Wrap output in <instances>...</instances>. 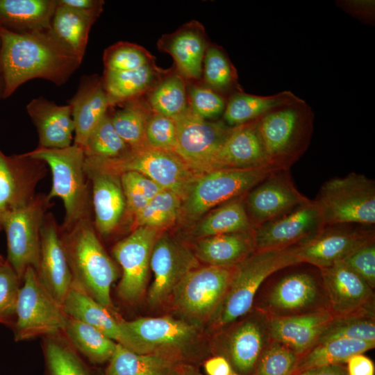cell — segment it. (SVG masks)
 I'll return each instance as SVG.
<instances>
[{
  "mask_svg": "<svg viewBox=\"0 0 375 375\" xmlns=\"http://www.w3.org/2000/svg\"><path fill=\"white\" fill-rule=\"evenodd\" d=\"M81 62L53 36L51 30L17 33L0 25L2 99L8 98L20 85L34 78L60 86Z\"/></svg>",
  "mask_w": 375,
  "mask_h": 375,
  "instance_id": "obj_1",
  "label": "cell"
},
{
  "mask_svg": "<svg viewBox=\"0 0 375 375\" xmlns=\"http://www.w3.org/2000/svg\"><path fill=\"white\" fill-rule=\"evenodd\" d=\"M59 233L73 276V282L113 314L110 297L118 269L99 241L90 217Z\"/></svg>",
  "mask_w": 375,
  "mask_h": 375,
  "instance_id": "obj_2",
  "label": "cell"
},
{
  "mask_svg": "<svg viewBox=\"0 0 375 375\" xmlns=\"http://www.w3.org/2000/svg\"><path fill=\"white\" fill-rule=\"evenodd\" d=\"M315 115L308 103L297 97L276 106L256 119L270 165L290 169L308 148Z\"/></svg>",
  "mask_w": 375,
  "mask_h": 375,
  "instance_id": "obj_3",
  "label": "cell"
},
{
  "mask_svg": "<svg viewBox=\"0 0 375 375\" xmlns=\"http://www.w3.org/2000/svg\"><path fill=\"white\" fill-rule=\"evenodd\" d=\"M301 264L295 245L276 250L255 251L233 267L227 290L212 314V324L227 326L252 309L258 290L274 273Z\"/></svg>",
  "mask_w": 375,
  "mask_h": 375,
  "instance_id": "obj_4",
  "label": "cell"
},
{
  "mask_svg": "<svg viewBox=\"0 0 375 375\" xmlns=\"http://www.w3.org/2000/svg\"><path fill=\"white\" fill-rule=\"evenodd\" d=\"M43 161L52 175V185L47 199L58 197L63 203L65 217L61 228H67L79 220L90 217L88 178L85 171L83 149L73 144L67 147L48 149L38 147L25 153Z\"/></svg>",
  "mask_w": 375,
  "mask_h": 375,
  "instance_id": "obj_5",
  "label": "cell"
},
{
  "mask_svg": "<svg viewBox=\"0 0 375 375\" xmlns=\"http://www.w3.org/2000/svg\"><path fill=\"white\" fill-rule=\"evenodd\" d=\"M85 165L118 176L138 172L176 193L182 201L199 176L176 153L149 147L111 159L85 157Z\"/></svg>",
  "mask_w": 375,
  "mask_h": 375,
  "instance_id": "obj_6",
  "label": "cell"
},
{
  "mask_svg": "<svg viewBox=\"0 0 375 375\" xmlns=\"http://www.w3.org/2000/svg\"><path fill=\"white\" fill-rule=\"evenodd\" d=\"M325 226L375 223V184L365 175L351 172L333 178L321 187L317 198Z\"/></svg>",
  "mask_w": 375,
  "mask_h": 375,
  "instance_id": "obj_7",
  "label": "cell"
},
{
  "mask_svg": "<svg viewBox=\"0 0 375 375\" xmlns=\"http://www.w3.org/2000/svg\"><path fill=\"white\" fill-rule=\"evenodd\" d=\"M276 169H214L199 175L182 202L181 214L194 221L214 207L247 194Z\"/></svg>",
  "mask_w": 375,
  "mask_h": 375,
  "instance_id": "obj_8",
  "label": "cell"
},
{
  "mask_svg": "<svg viewBox=\"0 0 375 375\" xmlns=\"http://www.w3.org/2000/svg\"><path fill=\"white\" fill-rule=\"evenodd\" d=\"M22 280L12 326L15 340L53 336L63 331L69 316L42 286L35 269L28 267Z\"/></svg>",
  "mask_w": 375,
  "mask_h": 375,
  "instance_id": "obj_9",
  "label": "cell"
},
{
  "mask_svg": "<svg viewBox=\"0 0 375 375\" xmlns=\"http://www.w3.org/2000/svg\"><path fill=\"white\" fill-rule=\"evenodd\" d=\"M49 203L46 194H36L28 205L6 215L1 222L6 235V260L21 280L28 267L38 269L41 228Z\"/></svg>",
  "mask_w": 375,
  "mask_h": 375,
  "instance_id": "obj_10",
  "label": "cell"
},
{
  "mask_svg": "<svg viewBox=\"0 0 375 375\" xmlns=\"http://www.w3.org/2000/svg\"><path fill=\"white\" fill-rule=\"evenodd\" d=\"M122 324L135 342V353L161 354L187 364L186 351L197 336L193 324L170 317L122 320Z\"/></svg>",
  "mask_w": 375,
  "mask_h": 375,
  "instance_id": "obj_11",
  "label": "cell"
},
{
  "mask_svg": "<svg viewBox=\"0 0 375 375\" xmlns=\"http://www.w3.org/2000/svg\"><path fill=\"white\" fill-rule=\"evenodd\" d=\"M233 267L207 265L191 271L173 292L176 308L194 319L211 317L225 295Z\"/></svg>",
  "mask_w": 375,
  "mask_h": 375,
  "instance_id": "obj_12",
  "label": "cell"
},
{
  "mask_svg": "<svg viewBox=\"0 0 375 375\" xmlns=\"http://www.w3.org/2000/svg\"><path fill=\"white\" fill-rule=\"evenodd\" d=\"M328 308L320 273L297 271L278 279L259 308L270 317H290Z\"/></svg>",
  "mask_w": 375,
  "mask_h": 375,
  "instance_id": "obj_13",
  "label": "cell"
},
{
  "mask_svg": "<svg viewBox=\"0 0 375 375\" xmlns=\"http://www.w3.org/2000/svg\"><path fill=\"white\" fill-rule=\"evenodd\" d=\"M176 153L198 175L212 170L213 160L232 127L223 120L208 121L193 114L190 108L176 121Z\"/></svg>",
  "mask_w": 375,
  "mask_h": 375,
  "instance_id": "obj_14",
  "label": "cell"
},
{
  "mask_svg": "<svg viewBox=\"0 0 375 375\" xmlns=\"http://www.w3.org/2000/svg\"><path fill=\"white\" fill-rule=\"evenodd\" d=\"M158 235L159 230L141 226L114 246L112 254L122 270L117 293L123 300L135 302L144 294L151 252Z\"/></svg>",
  "mask_w": 375,
  "mask_h": 375,
  "instance_id": "obj_15",
  "label": "cell"
},
{
  "mask_svg": "<svg viewBox=\"0 0 375 375\" xmlns=\"http://www.w3.org/2000/svg\"><path fill=\"white\" fill-rule=\"evenodd\" d=\"M199 261L193 251L167 234L159 235L150 260L153 281L148 291V302L157 306L170 297L175 288Z\"/></svg>",
  "mask_w": 375,
  "mask_h": 375,
  "instance_id": "obj_16",
  "label": "cell"
},
{
  "mask_svg": "<svg viewBox=\"0 0 375 375\" xmlns=\"http://www.w3.org/2000/svg\"><path fill=\"white\" fill-rule=\"evenodd\" d=\"M325 226L320 208L309 199L253 229L255 251L283 249L299 244Z\"/></svg>",
  "mask_w": 375,
  "mask_h": 375,
  "instance_id": "obj_17",
  "label": "cell"
},
{
  "mask_svg": "<svg viewBox=\"0 0 375 375\" xmlns=\"http://www.w3.org/2000/svg\"><path fill=\"white\" fill-rule=\"evenodd\" d=\"M289 170L273 171L245 194V207L253 229L309 200L297 190Z\"/></svg>",
  "mask_w": 375,
  "mask_h": 375,
  "instance_id": "obj_18",
  "label": "cell"
},
{
  "mask_svg": "<svg viewBox=\"0 0 375 375\" xmlns=\"http://www.w3.org/2000/svg\"><path fill=\"white\" fill-rule=\"evenodd\" d=\"M374 239L375 233L372 228L349 224L325 226L296 244L295 250L300 263H308L320 269L342 260L356 249Z\"/></svg>",
  "mask_w": 375,
  "mask_h": 375,
  "instance_id": "obj_19",
  "label": "cell"
},
{
  "mask_svg": "<svg viewBox=\"0 0 375 375\" xmlns=\"http://www.w3.org/2000/svg\"><path fill=\"white\" fill-rule=\"evenodd\" d=\"M47 165L25 153L7 156L0 149V224L8 214L28 205ZM1 229V226H0Z\"/></svg>",
  "mask_w": 375,
  "mask_h": 375,
  "instance_id": "obj_20",
  "label": "cell"
},
{
  "mask_svg": "<svg viewBox=\"0 0 375 375\" xmlns=\"http://www.w3.org/2000/svg\"><path fill=\"white\" fill-rule=\"evenodd\" d=\"M36 273L47 292L62 306L72 287V274L52 213L47 212L40 232V253Z\"/></svg>",
  "mask_w": 375,
  "mask_h": 375,
  "instance_id": "obj_21",
  "label": "cell"
},
{
  "mask_svg": "<svg viewBox=\"0 0 375 375\" xmlns=\"http://www.w3.org/2000/svg\"><path fill=\"white\" fill-rule=\"evenodd\" d=\"M269 318L258 308L229 332L222 356L234 373L253 374L261 353L271 340Z\"/></svg>",
  "mask_w": 375,
  "mask_h": 375,
  "instance_id": "obj_22",
  "label": "cell"
},
{
  "mask_svg": "<svg viewBox=\"0 0 375 375\" xmlns=\"http://www.w3.org/2000/svg\"><path fill=\"white\" fill-rule=\"evenodd\" d=\"M319 271L328 308L335 317L374 309L373 289L343 262Z\"/></svg>",
  "mask_w": 375,
  "mask_h": 375,
  "instance_id": "obj_23",
  "label": "cell"
},
{
  "mask_svg": "<svg viewBox=\"0 0 375 375\" xmlns=\"http://www.w3.org/2000/svg\"><path fill=\"white\" fill-rule=\"evenodd\" d=\"M209 42L203 26L192 20L174 32L162 35L157 47L173 58L176 71L186 81L196 82L201 79L203 58Z\"/></svg>",
  "mask_w": 375,
  "mask_h": 375,
  "instance_id": "obj_24",
  "label": "cell"
},
{
  "mask_svg": "<svg viewBox=\"0 0 375 375\" xmlns=\"http://www.w3.org/2000/svg\"><path fill=\"white\" fill-rule=\"evenodd\" d=\"M266 167L273 168L269 162L255 119L232 127L215 157L212 170Z\"/></svg>",
  "mask_w": 375,
  "mask_h": 375,
  "instance_id": "obj_25",
  "label": "cell"
},
{
  "mask_svg": "<svg viewBox=\"0 0 375 375\" xmlns=\"http://www.w3.org/2000/svg\"><path fill=\"white\" fill-rule=\"evenodd\" d=\"M269 317L270 340L301 356L315 345L335 316L326 308L290 317Z\"/></svg>",
  "mask_w": 375,
  "mask_h": 375,
  "instance_id": "obj_26",
  "label": "cell"
},
{
  "mask_svg": "<svg viewBox=\"0 0 375 375\" xmlns=\"http://www.w3.org/2000/svg\"><path fill=\"white\" fill-rule=\"evenodd\" d=\"M85 171L92 184L94 228L101 235H108L120 224L125 211L120 176L85 165Z\"/></svg>",
  "mask_w": 375,
  "mask_h": 375,
  "instance_id": "obj_27",
  "label": "cell"
},
{
  "mask_svg": "<svg viewBox=\"0 0 375 375\" xmlns=\"http://www.w3.org/2000/svg\"><path fill=\"white\" fill-rule=\"evenodd\" d=\"M62 308L68 316L89 324L116 343L135 352L134 341L122 326V319L87 294L74 282Z\"/></svg>",
  "mask_w": 375,
  "mask_h": 375,
  "instance_id": "obj_28",
  "label": "cell"
},
{
  "mask_svg": "<svg viewBox=\"0 0 375 375\" xmlns=\"http://www.w3.org/2000/svg\"><path fill=\"white\" fill-rule=\"evenodd\" d=\"M68 104L72 108L74 124V144L83 148L90 133L110 108L101 77L97 75L83 76Z\"/></svg>",
  "mask_w": 375,
  "mask_h": 375,
  "instance_id": "obj_29",
  "label": "cell"
},
{
  "mask_svg": "<svg viewBox=\"0 0 375 375\" xmlns=\"http://www.w3.org/2000/svg\"><path fill=\"white\" fill-rule=\"evenodd\" d=\"M26 110L37 128L39 147L60 149L72 145L74 124L69 104L59 106L40 97L28 103Z\"/></svg>",
  "mask_w": 375,
  "mask_h": 375,
  "instance_id": "obj_30",
  "label": "cell"
},
{
  "mask_svg": "<svg viewBox=\"0 0 375 375\" xmlns=\"http://www.w3.org/2000/svg\"><path fill=\"white\" fill-rule=\"evenodd\" d=\"M169 71L156 62L126 72L104 70L101 82L110 108L146 94Z\"/></svg>",
  "mask_w": 375,
  "mask_h": 375,
  "instance_id": "obj_31",
  "label": "cell"
},
{
  "mask_svg": "<svg viewBox=\"0 0 375 375\" xmlns=\"http://www.w3.org/2000/svg\"><path fill=\"white\" fill-rule=\"evenodd\" d=\"M193 252L208 265L233 267L255 252L253 229L199 238Z\"/></svg>",
  "mask_w": 375,
  "mask_h": 375,
  "instance_id": "obj_32",
  "label": "cell"
},
{
  "mask_svg": "<svg viewBox=\"0 0 375 375\" xmlns=\"http://www.w3.org/2000/svg\"><path fill=\"white\" fill-rule=\"evenodd\" d=\"M57 0H0V25L17 33L51 30Z\"/></svg>",
  "mask_w": 375,
  "mask_h": 375,
  "instance_id": "obj_33",
  "label": "cell"
},
{
  "mask_svg": "<svg viewBox=\"0 0 375 375\" xmlns=\"http://www.w3.org/2000/svg\"><path fill=\"white\" fill-rule=\"evenodd\" d=\"M104 375H178L181 364L157 353H138L117 344Z\"/></svg>",
  "mask_w": 375,
  "mask_h": 375,
  "instance_id": "obj_34",
  "label": "cell"
},
{
  "mask_svg": "<svg viewBox=\"0 0 375 375\" xmlns=\"http://www.w3.org/2000/svg\"><path fill=\"white\" fill-rule=\"evenodd\" d=\"M97 19L57 3L51 33L67 50L82 61L90 28Z\"/></svg>",
  "mask_w": 375,
  "mask_h": 375,
  "instance_id": "obj_35",
  "label": "cell"
},
{
  "mask_svg": "<svg viewBox=\"0 0 375 375\" xmlns=\"http://www.w3.org/2000/svg\"><path fill=\"white\" fill-rule=\"evenodd\" d=\"M245 194L231 199L212 210L198 221L193 233L197 238H203L253 230L245 207Z\"/></svg>",
  "mask_w": 375,
  "mask_h": 375,
  "instance_id": "obj_36",
  "label": "cell"
},
{
  "mask_svg": "<svg viewBox=\"0 0 375 375\" xmlns=\"http://www.w3.org/2000/svg\"><path fill=\"white\" fill-rule=\"evenodd\" d=\"M375 347V342L335 338L315 345L299 356L291 374L334 365H343L353 355L363 353Z\"/></svg>",
  "mask_w": 375,
  "mask_h": 375,
  "instance_id": "obj_37",
  "label": "cell"
},
{
  "mask_svg": "<svg viewBox=\"0 0 375 375\" xmlns=\"http://www.w3.org/2000/svg\"><path fill=\"white\" fill-rule=\"evenodd\" d=\"M297 97L289 90L267 96L237 92L228 99L222 120L227 126L235 127L257 119L275 106Z\"/></svg>",
  "mask_w": 375,
  "mask_h": 375,
  "instance_id": "obj_38",
  "label": "cell"
},
{
  "mask_svg": "<svg viewBox=\"0 0 375 375\" xmlns=\"http://www.w3.org/2000/svg\"><path fill=\"white\" fill-rule=\"evenodd\" d=\"M146 96L153 112L175 121L189 108L187 81L176 69L170 70Z\"/></svg>",
  "mask_w": 375,
  "mask_h": 375,
  "instance_id": "obj_39",
  "label": "cell"
},
{
  "mask_svg": "<svg viewBox=\"0 0 375 375\" xmlns=\"http://www.w3.org/2000/svg\"><path fill=\"white\" fill-rule=\"evenodd\" d=\"M203 83L227 100L233 94L242 92L237 69L225 50L209 42L202 66Z\"/></svg>",
  "mask_w": 375,
  "mask_h": 375,
  "instance_id": "obj_40",
  "label": "cell"
},
{
  "mask_svg": "<svg viewBox=\"0 0 375 375\" xmlns=\"http://www.w3.org/2000/svg\"><path fill=\"white\" fill-rule=\"evenodd\" d=\"M111 115L113 126L120 138L136 151L148 148L145 131L152 110L142 97L129 100Z\"/></svg>",
  "mask_w": 375,
  "mask_h": 375,
  "instance_id": "obj_41",
  "label": "cell"
},
{
  "mask_svg": "<svg viewBox=\"0 0 375 375\" xmlns=\"http://www.w3.org/2000/svg\"><path fill=\"white\" fill-rule=\"evenodd\" d=\"M63 332L74 348L94 364L109 361L117 344L94 326L69 316Z\"/></svg>",
  "mask_w": 375,
  "mask_h": 375,
  "instance_id": "obj_42",
  "label": "cell"
},
{
  "mask_svg": "<svg viewBox=\"0 0 375 375\" xmlns=\"http://www.w3.org/2000/svg\"><path fill=\"white\" fill-rule=\"evenodd\" d=\"M182 199L166 189L159 192L131 221V231L141 226L161 230L174 224L181 216Z\"/></svg>",
  "mask_w": 375,
  "mask_h": 375,
  "instance_id": "obj_43",
  "label": "cell"
},
{
  "mask_svg": "<svg viewBox=\"0 0 375 375\" xmlns=\"http://www.w3.org/2000/svg\"><path fill=\"white\" fill-rule=\"evenodd\" d=\"M374 312V309H368L335 317L315 345L335 338L375 342Z\"/></svg>",
  "mask_w": 375,
  "mask_h": 375,
  "instance_id": "obj_44",
  "label": "cell"
},
{
  "mask_svg": "<svg viewBox=\"0 0 375 375\" xmlns=\"http://www.w3.org/2000/svg\"><path fill=\"white\" fill-rule=\"evenodd\" d=\"M83 149L85 157L102 159L119 158L131 151L115 131L108 111L90 133Z\"/></svg>",
  "mask_w": 375,
  "mask_h": 375,
  "instance_id": "obj_45",
  "label": "cell"
},
{
  "mask_svg": "<svg viewBox=\"0 0 375 375\" xmlns=\"http://www.w3.org/2000/svg\"><path fill=\"white\" fill-rule=\"evenodd\" d=\"M47 337L44 344L47 375H92L72 348L56 335Z\"/></svg>",
  "mask_w": 375,
  "mask_h": 375,
  "instance_id": "obj_46",
  "label": "cell"
},
{
  "mask_svg": "<svg viewBox=\"0 0 375 375\" xmlns=\"http://www.w3.org/2000/svg\"><path fill=\"white\" fill-rule=\"evenodd\" d=\"M120 181L126 204L122 220L127 218L131 222L151 199L163 190L149 178L135 172L122 174Z\"/></svg>",
  "mask_w": 375,
  "mask_h": 375,
  "instance_id": "obj_47",
  "label": "cell"
},
{
  "mask_svg": "<svg viewBox=\"0 0 375 375\" xmlns=\"http://www.w3.org/2000/svg\"><path fill=\"white\" fill-rule=\"evenodd\" d=\"M155 57L146 49L128 42H116L104 50V70L126 72L155 63Z\"/></svg>",
  "mask_w": 375,
  "mask_h": 375,
  "instance_id": "obj_48",
  "label": "cell"
},
{
  "mask_svg": "<svg viewBox=\"0 0 375 375\" xmlns=\"http://www.w3.org/2000/svg\"><path fill=\"white\" fill-rule=\"evenodd\" d=\"M187 83L188 106L197 117L215 121L222 117L227 99L199 81Z\"/></svg>",
  "mask_w": 375,
  "mask_h": 375,
  "instance_id": "obj_49",
  "label": "cell"
},
{
  "mask_svg": "<svg viewBox=\"0 0 375 375\" xmlns=\"http://www.w3.org/2000/svg\"><path fill=\"white\" fill-rule=\"evenodd\" d=\"M299 358V356L285 345L270 340L252 375H291Z\"/></svg>",
  "mask_w": 375,
  "mask_h": 375,
  "instance_id": "obj_50",
  "label": "cell"
},
{
  "mask_svg": "<svg viewBox=\"0 0 375 375\" xmlns=\"http://www.w3.org/2000/svg\"><path fill=\"white\" fill-rule=\"evenodd\" d=\"M147 147L175 152L177 126L175 120L152 111L146 126Z\"/></svg>",
  "mask_w": 375,
  "mask_h": 375,
  "instance_id": "obj_51",
  "label": "cell"
},
{
  "mask_svg": "<svg viewBox=\"0 0 375 375\" xmlns=\"http://www.w3.org/2000/svg\"><path fill=\"white\" fill-rule=\"evenodd\" d=\"M21 279L7 260L0 265V323L13 326Z\"/></svg>",
  "mask_w": 375,
  "mask_h": 375,
  "instance_id": "obj_52",
  "label": "cell"
},
{
  "mask_svg": "<svg viewBox=\"0 0 375 375\" xmlns=\"http://www.w3.org/2000/svg\"><path fill=\"white\" fill-rule=\"evenodd\" d=\"M341 261L372 289L375 288V239L360 246Z\"/></svg>",
  "mask_w": 375,
  "mask_h": 375,
  "instance_id": "obj_53",
  "label": "cell"
},
{
  "mask_svg": "<svg viewBox=\"0 0 375 375\" xmlns=\"http://www.w3.org/2000/svg\"><path fill=\"white\" fill-rule=\"evenodd\" d=\"M338 8L360 22L374 25L375 1L374 0H339Z\"/></svg>",
  "mask_w": 375,
  "mask_h": 375,
  "instance_id": "obj_54",
  "label": "cell"
},
{
  "mask_svg": "<svg viewBox=\"0 0 375 375\" xmlns=\"http://www.w3.org/2000/svg\"><path fill=\"white\" fill-rule=\"evenodd\" d=\"M57 3L96 19L102 12L104 4L101 0H57Z\"/></svg>",
  "mask_w": 375,
  "mask_h": 375,
  "instance_id": "obj_55",
  "label": "cell"
},
{
  "mask_svg": "<svg viewBox=\"0 0 375 375\" xmlns=\"http://www.w3.org/2000/svg\"><path fill=\"white\" fill-rule=\"evenodd\" d=\"M347 363L348 375H374V362L363 353L353 355Z\"/></svg>",
  "mask_w": 375,
  "mask_h": 375,
  "instance_id": "obj_56",
  "label": "cell"
},
{
  "mask_svg": "<svg viewBox=\"0 0 375 375\" xmlns=\"http://www.w3.org/2000/svg\"><path fill=\"white\" fill-rule=\"evenodd\" d=\"M207 375H231L233 373L228 361L222 356H216L208 359L204 363Z\"/></svg>",
  "mask_w": 375,
  "mask_h": 375,
  "instance_id": "obj_57",
  "label": "cell"
},
{
  "mask_svg": "<svg viewBox=\"0 0 375 375\" xmlns=\"http://www.w3.org/2000/svg\"><path fill=\"white\" fill-rule=\"evenodd\" d=\"M292 375H348L347 367L343 365H334L310 368Z\"/></svg>",
  "mask_w": 375,
  "mask_h": 375,
  "instance_id": "obj_58",
  "label": "cell"
},
{
  "mask_svg": "<svg viewBox=\"0 0 375 375\" xmlns=\"http://www.w3.org/2000/svg\"><path fill=\"white\" fill-rule=\"evenodd\" d=\"M178 375H201V374L194 366L183 364L179 367Z\"/></svg>",
  "mask_w": 375,
  "mask_h": 375,
  "instance_id": "obj_59",
  "label": "cell"
},
{
  "mask_svg": "<svg viewBox=\"0 0 375 375\" xmlns=\"http://www.w3.org/2000/svg\"><path fill=\"white\" fill-rule=\"evenodd\" d=\"M3 92V77L1 72V67H0V99H2Z\"/></svg>",
  "mask_w": 375,
  "mask_h": 375,
  "instance_id": "obj_60",
  "label": "cell"
},
{
  "mask_svg": "<svg viewBox=\"0 0 375 375\" xmlns=\"http://www.w3.org/2000/svg\"><path fill=\"white\" fill-rule=\"evenodd\" d=\"M6 260H3V258L0 255V265H3Z\"/></svg>",
  "mask_w": 375,
  "mask_h": 375,
  "instance_id": "obj_61",
  "label": "cell"
},
{
  "mask_svg": "<svg viewBox=\"0 0 375 375\" xmlns=\"http://www.w3.org/2000/svg\"><path fill=\"white\" fill-rule=\"evenodd\" d=\"M231 375H240V374L233 372Z\"/></svg>",
  "mask_w": 375,
  "mask_h": 375,
  "instance_id": "obj_62",
  "label": "cell"
}]
</instances>
